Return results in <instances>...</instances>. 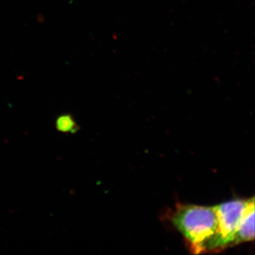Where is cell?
I'll return each mask as SVG.
<instances>
[{"label": "cell", "instance_id": "3", "mask_svg": "<svg viewBox=\"0 0 255 255\" xmlns=\"http://www.w3.org/2000/svg\"><path fill=\"white\" fill-rule=\"evenodd\" d=\"M255 238V199H248V204L235 234L232 246L253 241Z\"/></svg>", "mask_w": 255, "mask_h": 255}, {"label": "cell", "instance_id": "4", "mask_svg": "<svg viewBox=\"0 0 255 255\" xmlns=\"http://www.w3.org/2000/svg\"><path fill=\"white\" fill-rule=\"evenodd\" d=\"M55 127L58 131L64 133H76L80 130V127L75 122L71 114L60 115L55 121Z\"/></svg>", "mask_w": 255, "mask_h": 255}, {"label": "cell", "instance_id": "2", "mask_svg": "<svg viewBox=\"0 0 255 255\" xmlns=\"http://www.w3.org/2000/svg\"><path fill=\"white\" fill-rule=\"evenodd\" d=\"M248 200L236 199L216 206L218 225L216 232L202 246L201 253L221 251L232 247L235 234Z\"/></svg>", "mask_w": 255, "mask_h": 255}, {"label": "cell", "instance_id": "1", "mask_svg": "<svg viewBox=\"0 0 255 255\" xmlns=\"http://www.w3.org/2000/svg\"><path fill=\"white\" fill-rule=\"evenodd\" d=\"M170 219L195 254L201 253V248L217 228L216 206L179 205L171 214Z\"/></svg>", "mask_w": 255, "mask_h": 255}]
</instances>
